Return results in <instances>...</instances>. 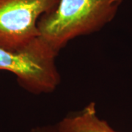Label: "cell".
Instances as JSON below:
<instances>
[{
  "label": "cell",
  "mask_w": 132,
  "mask_h": 132,
  "mask_svg": "<svg viewBox=\"0 0 132 132\" xmlns=\"http://www.w3.org/2000/svg\"><path fill=\"white\" fill-rule=\"evenodd\" d=\"M123 0H59L38 23L40 37L57 54L79 36L97 32L116 16Z\"/></svg>",
  "instance_id": "obj_1"
},
{
  "label": "cell",
  "mask_w": 132,
  "mask_h": 132,
  "mask_svg": "<svg viewBox=\"0 0 132 132\" xmlns=\"http://www.w3.org/2000/svg\"><path fill=\"white\" fill-rule=\"evenodd\" d=\"M57 55L40 37L23 52H11L0 48V71L15 75L19 85L30 93H50L61 81L56 64Z\"/></svg>",
  "instance_id": "obj_2"
},
{
  "label": "cell",
  "mask_w": 132,
  "mask_h": 132,
  "mask_svg": "<svg viewBox=\"0 0 132 132\" xmlns=\"http://www.w3.org/2000/svg\"><path fill=\"white\" fill-rule=\"evenodd\" d=\"M59 0H0V48L25 51L40 38L38 23Z\"/></svg>",
  "instance_id": "obj_3"
},
{
  "label": "cell",
  "mask_w": 132,
  "mask_h": 132,
  "mask_svg": "<svg viewBox=\"0 0 132 132\" xmlns=\"http://www.w3.org/2000/svg\"><path fill=\"white\" fill-rule=\"evenodd\" d=\"M57 132H117L99 118L94 102L67 114L55 125Z\"/></svg>",
  "instance_id": "obj_4"
},
{
  "label": "cell",
  "mask_w": 132,
  "mask_h": 132,
  "mask_svg": "<svg viewBox=\"0 0 132 132\" xmlns=\"http://www.w3.org/2000/svg\"><path fill=\"white\" fill-rule=\"evenodd\" d=\"M29 132H57V129L55 125H46L32 128Z\"/></svg>",
  "instance_id": "obj_5"
}]
</instances>
